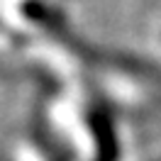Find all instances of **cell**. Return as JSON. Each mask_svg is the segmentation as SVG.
Masks as SVG:
<instances>
[{
  "label": "cell",
  "mask_w": 161,
  "mask_h": 161,
  "mask_svg": "<svg viewBox=\"0 0 161 161\" xmlns=\"http://www.w3.org/2000/svg\"><path fill=\"white\" fill-rule=\"evenodd\" d=\"M88 120H91L93 139H95V147H98V159L115 161L117 159V137H115V127H112L110 115L105 110H93Z\"/></svg>",
  "instance_id": "1"
}]
</instances>
